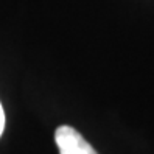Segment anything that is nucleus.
<instances>
[{"mask_svg": "<svg viewBox=\"0 0 154 154\" xmlns=\"http://www.w3.org/2000/svg\"><path fill=\"white\" fill-rule=\"evenodd\" d=\"M55 142L59 154H98L81 132L67 125H62L55 131Z\"/></svg>", "mask_w": 154, "mask_h": 154, "instance_id": "obj_1", "label": "nucleus"}, {"mask_svg": "<svg viewBox=\"0 0 154 154\" xmlns=\"http://www.w3.org/2000/svg\"><path fill=\"white\" fill-rule=\"evenodd\" d=\"M5 131V111H3V106L0 103V137Z\"/></svg>", "mask_w": 154, "mask_h": 154, "instance_id": "obj_2", "label": "nucleus"}]
</instances>
